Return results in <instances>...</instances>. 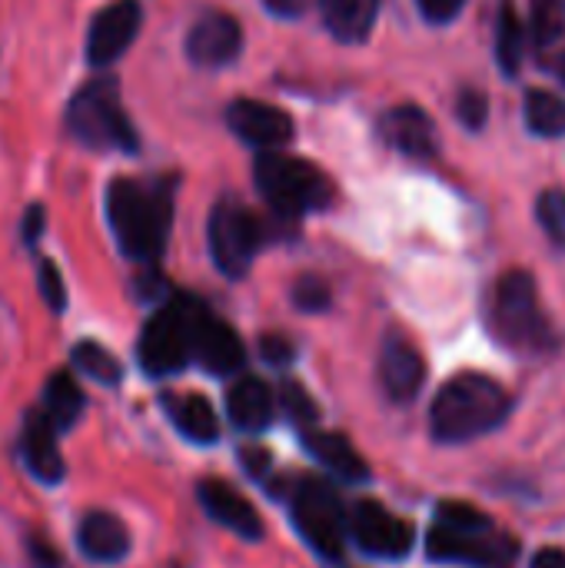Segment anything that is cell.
Returning a JSON list of instances; mask_svg holds the SVG:
<instances>
[{"label":"cell","mask_w":565,"mask_h":568,"mask_svg":"<svg viewBox=\"0 0 565 568\" xmlns=\"http://www.w3.org/2000/svg\"><path fill=\"white\" fill-rule=\"evenodd\" d=\"M330 33L343 43H363L380 17V0H320Z\"/></svg>","instance_id":"22"},{"label":"cell","mask_w":565,"mask_h":568,"mask_svg":"<svg viewBox=\"0 0 565 568\" xmlns=\"http://www.w3.org/2000/svg\"><path fill=\"white\" fill-rule=\"evenodd\" d=\"M456 116L463 120V126L483 130V123H486V116H490V100H486V93L476 90V87L460 90V97H456Z\"/></svg>","instance_id":"31"},{"label":"cell","mask_w":565,"mask_h":568,"mask_svg":"<svg viewBox=\"0 0 565 568\" xmlns=\"http://www.w3.org/2000/svg\"><path fill=\"white\" fill-rule=\"evenodd\" d=\"M193 363H200L206 373L213 376H233L243 369V343L233 333L230 323H223L220 316H213L206 306L200 310L196 323H193V346H190Z\"/></svg>","instance_id":"13"},{"label":"cell","mask_w":565,"mask_h":568,"mask_svg":"<svg viewBox=\"0 0 565 568\" xmlns=\"http://www.w3.org/2000/svg\"><path fill=\"white\" fill-rule=\"evenodd\" d=\"M226 123L243 143H250L256 150H276V146L290 143V136H293L290 113L273 103H263V100H233L226 110Z\"/></svg>","instance_id":"15"},{"label":"cell","mask_w":565,"mask_h":568,"mask_svg":"<svg viewBox=\"0 0 565 568\" xmlns=\"http://www.w3.org/2000/svg\"><path fill=\"white\" fill-rule=\"evenodd\" d=\"M240 47H243V30H240L236 17H230L223 10L203 13L186 33V57L203 70L233 63L240 57Z\"/></svg>","instance_id":"12"},{"label":"cell","mask_w":565,"mask_h":568,"mask_svg":"<svg viewBox=\"0 0 565 568\" xmlns=\"http://www.w3.org/2000/svg\"><path fill=\"white\" fill-rule=\"evenodd\" d=\"M77 546L93 562H120L130 552V532L113 513H87L77 526Z\"/></svg>","instance_id":"19"},{"label":"cell","mask_w":565,"mask_h":568,"mask_svg":"<svg viewBox=\"0 0 565 568\" xmlns=\"http://www.w3.org/2000/svg\"><path fill=\"white\" fill-rule=\"evenodd\" d=\"M346 536L373 559H406L416 546V529L376 499H360L346 513Z\"/></svg>","instance_id":"10"},{"label":"cell","mask_w":565,"mask_h":568,"mask_svg":"<svg viewBox=\"0 0 565 568\" xmlns=\"http://www.w3.org/2000/svg\"><path fill=\"white\" fill-rule=\"evenodd\" d=\"M273 389L256 379V376H243L226 389V413L233 419V426L246 429V433H260L273 423Z\"/></svg>","instance_id":"21"},{"label":"cell","mask_w":565,"mask_h":568,"mask_svg":"<svg viewBox=\"0 0 565 568\" xmlns=\"http://www.w3.org/2000/svg\"><path fill=\"white\" fill-rule=\"evenodd\" d=\"M73 366L100 386H117L123 379L120 359L110 349H103L100 343H77L73 346Z\"/></svg>","instance_id":"27"},{"label":"cell","mask_w":565,"mask_h":568,"mask_svg":"<svg viewBox=\"0 0 565 568\" xmlns=\"http://www.w3.org/2000/svg\"><path fill=\"white\" fill-rule=\"evenodd\" d=\"M196 496H200V506L206 509V516L213 523H220L223 529H230L233 536H240L246 542H260L263 539V519H260V513L226 479H200Z\"/></svg>","instance_id":"16"},{"label":"cell","mask_w":565,"mask_h":568,"mask_svg":"<svg viewBox=\"0 0 565 568\" xmlns=\"http://www.w3.org/2000/svg\"><path fill=\"white\" fill-rule=\"evenodd\" d=\"M140 20H143V10L137 0H117L103 7L93 17L90 33H87V60L93 67H110L113 60H120L140 30Z\"/></svg>","instance_id":"11"},{"label":"cell","mask_w":565,"mask_h":568,"mask_svg":"<svg viewBox=\"0 0 565 568\" xmlns=\"http://www.w3.org/2000/svg\"><path fill=\"white\" fill-rule=\"evenodd\" d=\"M20 453H23V463L27 469L47 483V486H57L63 479V456H60V446H57V429L47 423V416L40 409H30L23 416V429H20Z\"/></svg>","instance_id":"17"},{"label":"cell","mask_w":565,"mask_h":568,"mask_svg":"<svg viewBox=\"0 0 565 568\" xmlns=\"http://www.w3.org/2000/svg\"><path fill=\"white\" fill-rule=\"evenodd\" d=\"M529 568H565V549H559V546L539 549V552L529 559Z\"/></svg>","instance_id":"36"},{"label":"cell","mask_w":565,"mask_h":568,"mask_svg":"<svg viewBox=\"0 0 565 568\" xmlns=\"http://www.w3.org/2000/svg\"><path fill=\"white\" fill-rule=\"evenodd\" d=\"M203 303L193 296H170L143 326L140 333V366L150 376H173L180 373L193 356V323L200 316Z\"/></svg>","instance_id":"7"},{"label":"cell","mask_w":565,"mask_h":568,"mask_svg":"<svg viewBox=\"0 0 565 568\" xmlns=\"http://www.w3.org/2000/svg\"><path fill=\"white\" fill-rule=\"evenodd\" d=\"M416 3H420L423 17H426L430 23H450V20L463 10L466 0H416Z\"/></svg>","instance_id":"34"},{"label":"cell","mask_w":565,"mask_h":568,"mask_svg":"<svg viewBox=\"0 0 565 568\" xmlns=\"http://www.w3.org/2000/svg\"><path fill=\"white\" fill-rule=\"evenodd\" d=\"M523 50H526V27L513 10V3H503L500 27H496V60L506 77H516V70L523 67Z\"/></svg>","instance_id":"25"},{"label":"cell","mask_w":565,"mask_h":568,"mask_svg":"<svg viewBox=\"0 0 565 568\" xmlns=\"http://www.w3.org/2000/svg\"><path fill=\"white\" fill-rule=\"evenodd\" d=\"M383 136L406 156L413 160H433L440 143H436V126L420 106H393L383 116Z\"/></svg>","instance_id":"18"},{"label":"cell","mask_w":565,"mask_h":568,"mask_svg":"<svg viewBox=\"0 0 565 568\" xmlns=\"http://www.w3.org/2000/svg\"><path fill=\"white\" fill-rule=\"evenodd\" d=\"M260 349H263L266 363H276V366H286L293 359V346L283 336H263L260 339Z\"/></svg>","instance_id":"35"},{"label":"cell","mask_w":565,"mask_h":568,"mask_svg":"<svg viewBox=\"0 0 565 568\" xmlns=\"http://www.w3.org/2000/svg\"><path fill=\"white\" fill-rule=\"evenodd\" d=\"M47 423L63 433V429H73L80 413H83V393L77 386V379L70 373H53L47 379V389H43V409Z\"/></svg>","instance_id":"24"},{"label":"cell","mask_w":565,"mask_h":568,"mask_svg":"<svg viewBox=\"0 0 565 568\" xmlns=\"http://www.w3.org/2000/svg\"><path fill=\"white\" fill-rule=\"evenodd\" d=\"M260 246L263 226L256 223V216L230 196L220 200L210 213V253L220 273H226L230 280L246 276Z\"/></svg>","instance_id":"9"},{"label":"cell","mask_w":565,"mask_h":568,"mask_svg":"<svg viewBox=\"0 0 565 568\" xmlns=\"http://www.w3.org/2000/svg\"><path fill=\"white\" fill-rule=\"evenodd\" d=\"M490 336L513 356H546L556 349V329L539 306V290L533 273H503L486 296Z\"/></svg>","instance_id":"4"},{"label":"cell","mask_w":565,"mask_h":568,"mask_svg":"<svg viewBox=\"0 0 565 568\" xmlns=\"http://www.w3.org/2000/svg\"><path fill=\"white\" fill-rule=\"evenodd\" d=\"M310 0H263V7L276 17H300Z\"/></svg>","instance_id":"38"},{"label":"cell","mask_w":565,"mask_h":568,"mask_svg":"<svg viewBox=\"0 0 565 568\" xmlns=\"http://www.w3.org/2000/svg\"><path fill=\"white\" fill-rule=\"evenodd\" d=\"M565 33L563 0H533V40L539 50H553Z\"/></svg>","instance_id":"28"},{"label":"cell","mask_w":565,"mask_h":568,"mask_svg":"<svg viewBox=\"0 0 565 568\" xmlns=\"http://www.w3.org/2000/svg\"><path fill=\"white\" fill-rule=\"evenodd\" d=\"M303 446L306 453L326 466L333 476L346 479V483H366L370 479V466L366 459L356 453V446L343 436V433H323V429H303Z\"/></svg>","instance_id":"20"},{"label":"cell","mask_w":565,"mask_h":568,"mask_svg":"<svg viewBox=\"0 0 565 568\" xmlns=\"http://www.w3.org/2000/svg\"><path fill=\"white\" fill-rule=\"evenodd\" d=\"M280 399H283V409L293 416V423H296V426H303V429H313V426H316L320 409H316L313 396H310L300 383H286Z\"/></svg>","instance_id":"30"},{"label":"cell","mask_w":565,"mask_h":568,"mask_svg":"<svg viewBox=\"0 0 565 568\" xmlns=\"http://www.w3.org/2000/svg\"><path fill=\"white\" fill-rule=\"evenodd\" d=\"M67 126L90 150H120V153L137 150V133L120 103L117 80L100 77L87 83L67 106Z\"/></svg>","instance_id":"6"},{"label":"cell","mask_w":565,"mask_h":568,"mask_svg":"<svg viewBox=\"0 0 565 568\" xmlns=\"http://www.w3.org/2000/svg\"><path fill=\"white\" fill-rule=\"evenodd\" d=\"M549 67H553V73L559 77L565 83V47L563 50H553V60H549Z\"/></svg>","instance_id":"41"},{"label":"cell","mask_w":565,"mask_h":568,"mask_svg":"<svg viewBox=\"0 0 565 568\" xmlns=\"http://www.w3.org/2000/svg\"><path fill=\"white\" fill-rule=\"evenodd\" d=\"M526 126L536 136H563L565 133V100L549 90L526 93Z\"/></svg>","instance_id":"26"},{"label":"cell","mask_w":565,"mask_h":568,"mask_svg":"<svg viewBox=\"0 0 565 568\" xmlns=\"http://www.w3.org/2000/svg\"><path fill=\"white\" fill-rule=\"evenodd\" d=\"M293 526L306 546L323 559H343L346 549V506L336 489L316 476L296 479L293 489Z\"/></svg>","instance_id":"8"},{"label":"cell","mask_w":565,"mask_h":568,"mask_svg":"<svg viewBox=\"0 0 565 568\" xmlns=\"http://www.w3.org/2000/svg\"><path fill=\"white\" fill-rule=\"evenodd\" d=\"M253 176L266 203L283 216H303L333 203V180L303 156L263 150Z\"/></svg>","instance_id":"5"},{"label":"cell","mask_w":565,"mask_h":568,"mask_svg":"<svg viewBox=\"0 0 565 568\" xmlns=\"http://www.w3.org/2000/svg\"><path fill=\"white\" fill-rule=\"evenodd\" d=\"M519 539L496 526L493 516L470 503L446 499L433 513L426 536V556L443 566L466 568H516Z\"/></svg>","instance_id":"2"},{"label":"cell","mask_w":565,"mask_h":568,"mask_svg":"<svg viewBox=\"0 0 565 568\" xmlns=\"http://www.w3.org/2000/svg\"><path fill=\"white\" fill-rule=\"evenodd\" d=\"M30 552L43 562V568H57L60 566V556L57 552H50L47 549V542H40V539H33V546H30Z\"/></svg>","instance_id":"40"},{"label":"cell","mask_w":565,"mask_h":568,"mask_svg":"<svg viewBox=\"0 0 565 568\" xmlns=\"http://www.w3.org/2000/svg\"><path fill=\"white\" fill-rule=\"evenodd\" d=\"M240 459H243V466H246L253 476H260V479H263V476H266V469H270V456H266L263 449H243V453H240Z\"/></svg>","instance_id":"37"},{"label":"cell","mask_w":565,"mask_h":568,"mask_svg":"<svg viewBox=\"0 0 565 568\" xmlns=\"http://www.w3.org/2000/svg\"><path fill=\"white\" fill-rule=\"evenodd\" d=\"M173 180L120 176L107 190V216L120 250L137 263H157L173 223Z\"/></svg>","instance_id":"1"},{"label":"cell","mask_w":565,"mask_h":568,"mask_svg":"<svg viewBox=\"0 0 565 568\" xmlns=\"http://www.w3.org/2000/svg\"><path fill=\"white\" fill-rule=\"evenodd\" d=\"M536 220L543 226V233L565 250V193L563 190H546L536 203Z\"/></svg>","instance_id":"29"},{"label":"cell","mask_w":565,"mask_h":568,"mask_svg":"<svg viewBox=\"0 0 565 568\" xmlns=\"http://www.w3.org/2000/svg\"><path fill=\"white\" fill-rule=\"evenodd\" d=\"M40 293H43V300H47V306L50 310H63L67 306V290H63V276H60V270L50 263V260H43L40 263Z\"/></svg>","instance_id":"33"},{"label":"cell","mask_w":565,"mask_h":568,"mask_svg":"<svg viewBox=\"0 0 565 568\" xmlns=\"http://www.w3.org/2000/svg\"><path fill=\"white\" fill-rule=\"evenodd\" d=\"M40 226H43V213H40V206L27 210V223H23V240H27V243H33V240L40 236Z\"/></svg>","instance_id":"39"},{"label":"cell","mask_w":565,"mask_h":568,"mask_svg":"<svg viewBox=\"0 0 565 568\" xmlns=\"http://www.w3.org/2000/svg\"><path fill=\"white\" fill-rule=\"evenodd\" d=\"M293 303H296L300 310H306V313H320V310L330 306V290H326L323 280L303 276V280L293 286Z\"/></svg>","instance_id":"32"},{"label":"cell","mask_w":565,"mask_h":568,"mask_svg":"<svg viewBox=\"0 0 565 568\" xmlns=\"http://www.w3.org/2000/svg\"><path fill=\"white\" fill-rule=\"evenodd\" d=\"M513 413L506 386L486 373H460L443 383L430 406V433L443 446H463L496 433Z\"/></svg>","instance_id":"3"},{"label":"cell","mask_w":565,"mask_h":568,"mask_svg":"<svg viewBox=\"0 0 565 568\" xmlns=\"http://www.w3.org/2000/svg\"><path fill=\"white\" fill-rule=\"evenodd\" d=\"M380 383H383V393L400 406L413 403L426 383V359L403 333H386V339H383Z\"/></svg>","instance_id":"14"},{"label":"cell","mask_w":565,"mask_h":568,"mask_svg":"<svg viewBox=\"0 0 565 568\" xmlns=\"http://www.w3.org/2000/svg\"><path fill=\"white\" fill-rule=\"evenodd\" d=\"M167 413L173 419V426L193 439V443H213L216 433H220V423H216V413L213 406L196 396V393H183V396H167Z\"/></svg>","instance_id":"23"}]
</instances>
